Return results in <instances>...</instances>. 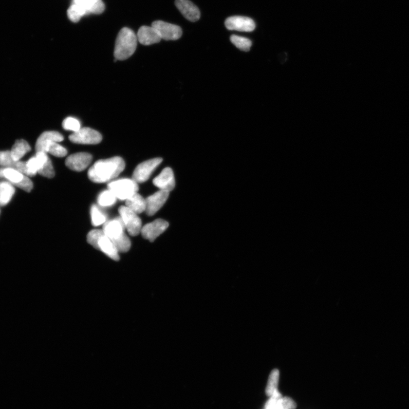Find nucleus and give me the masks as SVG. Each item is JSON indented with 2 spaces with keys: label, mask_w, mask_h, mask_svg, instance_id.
<instances>
[{
  "label": "nucleus",
  "mask_w": 409,
  "mask_h": 409,
  "mask_svg": "<svg viewBox=\"0 0 409 409\" xmlns=\"http://www.w3.org/2000/svg\"><path fill=\"white\" fill-rule=\"evenodd\" d=\"M39 174L42 176L47 177V178H52L54 176L55 171L53 170V165L50 159L39 172Z\"/></svg>",
  "instance_id": "32"
},
{
  "label": "nucleus",
  "mask_w": 409,
  "mask_h": 409,
  "mask_svg": "<svg viewBox=\"0 0 409 409\" xmlns=\"http://www.w3.org/2000/svg\"><path fill=\"white\" fill-rule=\"evenodd\" d=\"M225 26L229 30L251 32L255 29L254 20L244 16H232L225 21Z\"/></svg>",
  "instance_id": "10"
},
{
  "label": "nucleus",
  "mask_w": 409,
  "mask_h": 409,
  "mask_svg": "<svg viewBox=\"0 0 409 409\" xmlns=\"http://www.w3.org/2000/svg\"><path fill=\"white\" fill-rule=\"evenodd\" d=\"M47 153H50L56 157L62 158L67 154V150L58 142L52 143L48 148Z\"/></svg>",
  "instance_id": "30"
},
{
  "label": "nucleus",
  "mask_w": 409,
  "mask_h": 409,
  "mask_svg": "<svg viewBox=\"0 0 409 409\" xmlns=\"http://www.w3.org/2000/svg\"><path fill=\"white\" fill-rule=\"evenodd\" d=\"M265 409H273V408H265Z\"/></svg>",
  "instance_id": "36"
},
{
  "label": "nucleus",
  "mask_w": 409,
  "mask_h": 409,
  "mask_svg": "<svg viewBox=\"0 0 409 409\" xmlns=\"http://www.w3.org/2000/svg\"><path fill=\"white\" fill-rule=\"evenodd\" d=\"M162 161V159L158 158L139 164L134 171L133 179L137 183L146 182Z\"/></svg>",
  "instance_id": "6"
},
{
  "label": "nucleus",
  "mask_w": 409,
  "mask_h": 409,
  "mask_svg": "<svg viewBox=\"0 0 409 409\" xmlns=\"http://www.w3.org/2000/svg\"><path fill=\"white\" fill-rule=\"evenodd\" d=\"M152 26L158 31L161 40L175 41L179 40L182 34L180 26L162 21H154Z\"/></svg>",
  "instance_id": "8"
},
{
  "label": "nucleus",
  "mask_w": 409,
  "mask_h": 409,
  "mask_svg": "<svg viewBox=\"0 0 409 409\" xmlns=\"http://www.w3.org/2000/svg\"><path fill=\"white\" fill-rule=\"evenodd\" d=\"M230 41L239 50L244 51H249L252 46L251 41L243 36L233 35L230 37Z\"/></svg>",
  "instance_id": "27"
},
{
  "label": "nucleus",
  "mask_w": 409,
  "mask_h": 409,
  "mask_svg": "<svg viewBox=\"0 0 409 409\" xmlns=\"http://www.w3.org/2000/svg\"><path fill=\"white\" fill-rule=\"evenodd\" d=\"M118 211L129 234L135 236L141 233L142 220L137 213L126 206L121 207Z\"/></svg>",
  "instance_id": "5"
},
{
  "label": "nucleus",
  "mask_w": 409,
  "mask_h": 409,
  "mask_svg": "<svg viewBox=\"0 0 409 409\" xmlns=\"http://www.w3.org/2000/svg\"><path fill=\"white\" fill-rule=\"evenodd\" d=\"M117 197L109 190L102 192L98 199L99 206L102 207H109L115 204Z\"/></svg>",
  "instance_id": "24"
},
{
  "label": "nucleus",
  "mask_w": 409,
  "mask_h": 409,
  "mask_svg": "<svg viewBox=\"0 0 409 409\" xmlns=\"http://www.w3.org/2000/svg\"><path fill=\"white\" fill-rule=\"evenodd\" d=\"M125 168V161L116 157L97 161L88 171V176L94 182L104 183L116 178Z\"/></svg>",
  "instance_id": "1"
},
{
  "label": "nucleus",
  "mask_w": 409,
  "mask_h": 409,
  "mask_svg": "<svg viewBox=\"0 0 409 409\" xmlns=\"http://www.w3.org/2000/svg\"><path fill=\"white\" fill-rule=\"evenodd\" d=\"M70 141L74 143L82 144H97L102 139L101 134L98 131L89 127L81 128L69 136Z\"/></svg>",
  "instance_id": "7"
},
{
  "label": "nucleus",
  "mask_w": 409,
  "mask_h": 409,
  "mask_svg": "<svg viewBox=\"0 0 409 409\" xmlns=\"http://www.w3.org/2000/svg\"><path fill=\"white\" fill-rule=\"evenodd\" d=\"M279 376V370L277 369H273L270 376H269L266 389V394L268 396H271L274 392L277 390Z\"/></svg>",
  "instance_id": "25"
},
{
  "label": "nucleus",
  "mask_w": 409,
  "mask_h": 409,
  "mask_svg": "<svg viewBox=\"0 0 409 409\" xmlns=\"http://www.w3.org/2000/svg\"><path fill=\"white\" fill-rule=\"evenodd\" d=\"M87 14L88 13L84 9L81 8L78 5L73 3L69 8L67 11L68 18L75 23L79 22L83 16Z\"/></svg>",
  "instance_id": "26"
},
{
  "label": "nucleus",
  "mask_w": 409,
  "mask_h": 409,
  "mask_svg": "<svg viewBox=\"0 0 409 409\" xmlns=\"http://www.w3.org/2000/svg\"><path fill=\"white\" fill-rule=\"evenodd\" d=\"M296 407L295 402L291 398L286 397L278 401L275 409H295Z\"/></svg>",
  "instance_id": "31"
},
{
  "label": "nucleus",
  "mask_w": 409,
  "mask_h": 409,
  "mask_svg": "<svg viewBox=\"0 0 409 409\" xmlns=\"http://www.w3.org/2000/svg\"><path fill=\"white\" fill-rule=\"evenodd\" d=\"M17 187L26 192H30L33 188V182L30 180L29 176H25L24 179L16 184Z\"/></svg>",
  "instance_id": "34"
},
{
  "label": "nucleus",
  "mask_w": 409,
  "mask_h": 409,
  "mask_svg": "<svg viewBox=\"0 0 409 409\" xmlns=\"http://www.w3.org/2000/svg\"><path fill=\"white\" fill-rule=\"evenodd\" d=\"M96 249L100 250L111 259L118 261L120 260L119 252L112 241L104 234L98 241Z\"/></svg>",
  "instance_id": "18"
},
{
  "label": "nucleus",
  "mask_w": 409,
  "mask_h": 409,
  "mask_svg": "<svg viewBox=\"0 0 409 409\" xmlns=\"http://www.w3.org/2000/svg\"><path fill=\"white\" fill-rule=\"evenodd\" d=\"M137 36L131 29L124 28L118 33L114 55L117 60L124 61L135 52L137 46Z\"/></svg>",
  "instance_id": "3"
},
{
  "label": "nucleus",
  "mask_w": 409,
  "mask_h": 409,
  "mask_svg": "<svg viewBox=\"0 0 409 409\" xmlns=\"http://www.w3.org/2000/svg\"><path fill=\"white\" fill-rule=\"evenodd\" d=\"M0 166L4 168H12L17 170L24 175L29 176V174L26 163L24 161H15L12 158L10 151L0 152Z\"/></svg>",
  "instance_id": "17"
},
{
  "label": "nucleus",
  "mask_w": 409,
  "mask_h": 409,
  "mask_svg": "<svg viewBox=\"0 0 409 409\" xmlns=\"http://www.w3.org/2000/svg\"><path fill=\"white\" fill-rule=\"evenodd\" d=\"M170 192L159 190L146 199V212L148 216H153L163 207L169 197Z\"/></svg>",
  "instance_id": "11"
},
{
  "label": "nucleus",
  "mask_w": 409,
  "mask_h": 409,
  "mask_svg": "<svg viewBox=\"0 0 409 409\" xmlns=\"http://www.w3.org/2000/svg\"><path fill=\"white\" fill-rule=\"evenodd\" d=\"M15 193V188L8 181L0 182V206L4 207L12 200Z\"/></svg>",
  "instance_id": "21"
},
{
  "label": "nucleus",
  "mask_w": 409,
  "mask_h": 409,
  "mask_svg": "<svg viewBox=\"0 0 409 409\" xmlns=\"http://www.w3.org/2000/svg\"><path fill=\"white\" fill-rule=\"evenodd\" d=\"M63 139L62 134L57 132L50 131L43 133L37 139L35 144L36 152L47 153L48 148L52 143L61 142Z\"/></svg>",
  "instance_id": "13"
},
{
  "label": "nucleus",
  "mask_w": 409,
  "mask_h": 409,
  "mask_svg": "<svg viewBox=\"0 0 409 409\" xmlns=\"http://www.w3.org/2000/svg\"><path fill=\"white\" fill-rule=\"evenodd\" d=\"M90 213L91 224L94 227H99V226L104 224L106 222L105 215L95 204L91 207Z\"/></svg>",
  "instance_id": "28"
},
{
  "label": "nucleus",
  "mask_w": 409,
  "mask_h": 409,
  "mask_svg": "<svg viewBox=\"0 0 409 409\" xmlns=\"http://www.w3.org/2000/svg\"><path fill=\"white\" fill-rule=\"evenodd\" d=\"M137 36L138 41L145 46L157 44L161 40L158 31L153 26H142Z\"/></svg>",
  "instance_id": "16"
},
{
  "label": "nucleus",
  "mask_w": 409,
  "mask_h": 409,
  "mask_svg": "<svg viewBox=\"0 0 409 409\" xmlns=\"http://www.w3.org/2000/svg\"><path fill=\"white\" fill-rule=\"evenodd\" d=\"M30 150L31 147L29 143L24 139H20L15 142L10 152L13 159L15 161H18L26 154L30 152Z\"/></svg>",
  "instance_id": "22"
},
{
  "label": "nucleus",
  "mask_w": 409,
  "mask_h": 409,
  "mask_svg": "<svg viewBox=\"0 0 409 409\" xmlns=\"http://www.w3.org/2000/svg\"><path fill=\"white\" fill-rule=\"evenodd\" d=\"M63 127L66 131H72L73 133L78 132L81 127L80 121L77 118L69 117L66 118L62 123Z\"/></svg>",
  "instance_id": "29"
},
{
  "label": "nucleus",
  "mask_w": 409,
  "mask_h": 409,
  "mask_svg": "<svg viewBox=\"0 0 409 409\" xmlns=\"http://www.w3.org/2000/svg\"><path fill=\"white\" fill-rule=\"evenodd\" d=\"M104 234V231L102 230H93L90 231L87 236L88 243L92 246L94 248H96L98 240Z\"/></svg>",
  "instance_id": "33"
},
{
  "label": "nucleus",
  "mask_w": 409,
  "mask_h": 409,
  "mask_svg": "<svg viewBox=\"0 0 409 409\" xmlns=\"http://www.w3.org/2000/svg\"><path fill=\"white\" fill-rule=\"evenodd\" d=\"M73 3L77 4L89 14H100L105 10V4L102 0H73Z\"/></svg>",
  "instance_id": "19"
},
{
  "label": "nucleus",
  "mask_w": 409,
  "mask_h": 409,
  "mask_svg": "<svg viewBox=\"0 0 409 409\" xmlns=\"http://www.w3.org/2000/svg\"><path fill=\"white\" fill-rule=\"evenodd\" d=\"M92 160L88 153H79L69 156L66 160L67 168L75 171H82L87 169Z\"/></svg>",
  "instance_id": "12"
},
{
  "label": "nucleus",
  "mask_w": 409,
  "mask_h": 409,
  "mask_svg": "<svg viewBox=\"0 0 409 409\" xmlns=\"http://www.w3.org/2000/svg\"><path fill=\"white\" fill-rule=\"evenodd\" d=\"M108 190L121 200H127L137 193L138 183L132 179H123L113 181L108 184Z\"/></svg>",
  "instance_id": "4"
},
{
  "label": "nucleus",
  "mask_w": 409,
  "mask_h": 409,
  "mask_svg": "<svg viewBox=\"0 0 409 409\" xmlns=\"http://www.w3.org/2000/svg\"><path fill=\"white\" fill-rule=\"evenodd\" d=\"M175 5L187 20L196 22L200 19V10L190 0H176Z\"/></svg>",
  "instance_id": "15"
},
{
  "label": "nucleus",
  "mask_w": 409,
  "mask_h": 409,
  "mask_svg": "<svg viewBox=\"0 0 409 409\" xmlns=\"http://www.w3.org/2000/svg\"><path fill=\"white\" fill-rule=\"evenodd\" d=\"M154 185L160 190L171 192L175 187V180L173 171L169 168L164 169L153 180Z\"/></svg>",
  "instance_id": "14"
},
{
  "label": "nucleus",
  "mask_w": 409,
  "mask_h": 409,
  "mask_svg": "<svg viewBox=\"0 0 409 409\" xmlns=\"http://www.w3.org/2000/svg\"><path fill=\"white\" fill-rule=\"evenodd\" d=\"M169 227V224L162 219H158L144 226L141 230L143 237L153 241L163 233Z\"/></svg>",
  "instance_id": "9"
},
{
  "label": "nucleus",
  "mask_w": 409,
  "mask_h": 409,
  "mask_svg": "<svg viewBox=\"0 0 409 409\" xmlns=\"http://www.w3.org/2000/svg\"><path fill=\"white\" fill-rule=\"evenodd\" d=\"M126 207L137 214H141L146 211V199L137 193L126 200Z\"/></svg>",
  "instance_id": "20"
},
{
  "label": "nucleus",
  "mask_w": 409,
  "mask_h": 409,
  "mask_svg": "<svg viewBox=\"0 0 409 409\" xmlns=\"http://www.w3.org/2000/svg\"><path fill=\"white\" fill-rule=\"evenodd\" d=\"M125 226L121 218L109 220L104 224V233L114 243L119 252L131 249V241L124 232Z\"/></svg>",
  "instance_id": "2"
},
{
  "label": "nucleus",
  "mask_w": 409,
  "mask_h": 409,
  "mask_svg": "<svg viewBox=\"0 0 409 409\" xmlns=\"http://www.w3.org/2000/svg\"><path fill=\"white\" fill-rule=\"evenodd\" d=\"M282 398V396L278 392L277 389L274 392L271 398L266 403L265 408L275 409L276 405L278 401Z\"/></svg>",
  "instance_id": "35"
},
{
  "label": "nucleus",
  "mask_w": 409,
  "mask_h": 409,
  "mask_svg": "<svg viewBox=\"0 0 409 409\" xmlns=\"http://www.w3.org/2000/svg\"><path fill=\"white\" fill-rule=\"evenodd\" d=\"M25 175L19 171L12 168L0 169V178H3L11 183L14 186L22 181Z\"/></svg>",
  "instance_id": "23"
}]
</instances>
